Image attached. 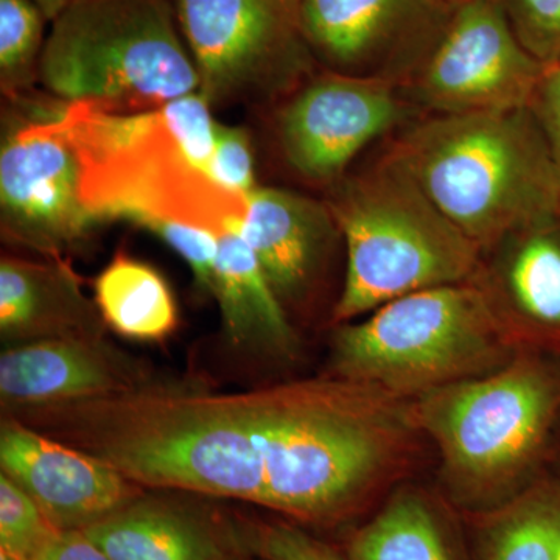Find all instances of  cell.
I'll list each match as a JSON object with an SVG mask.
<instances>
[{
	"instance_id": "1f68e13d",
	"label": "cell",
	"mask_w": 560,
	"mask_h": 560,
	"mask_svg": "<svg viewBox=\"0 0 560 560\" xmlns=\"http://www.w3.org/2000/svg\"><path fill=\"white\" fill-rule=\"evenodd\" d=\"M33 2L44 11L47 20L51 22L61 13V10L65 9L69 0H33Z\"/></svg>"
},
{
	"instance_id": "836d02e7",
	"label": "cell",
	"mask_w": 560,
	"mask_h": 560,
	"mask_svg": "<svg viewBox=\"0 0 560 560\" xmlns=\"http://www.w3.org/2000/svg\"><path fill=\"white\" fill-rule=\"evenodd\" d=\"M0 560H21L16 556L10 555V552L0 550Z\"/></svg>"
},
{
	"instance_id": "ac0fdd59",
	"label": "cell",
	"mask_w": 560,
	"mask_h": 560,
	"mask_svg": "<svg viewBox=\"0 0 560 560\" xmlns=\"http://www.w3.org/2000/svg\"><path fill=\"white\" fill-rule=\"evenodd\" d=\"M95 301L81 290L68 265L57 259L0 261V335L7 348L58 338L103 337Z\"/></svg>"
},
{
	"instance_id": "7402d4cb",
	"label": "cell",
	"mask_w": 560,
	"mask_h": 560,
	"mask_svg": "<svg viewBox=\"0 0 560 560\" xmlns=\"http://www.w3.org/2000/svg\"><path fill=\"white\" fill-rule=\"evenodd\" d=\"M94 301L106 327L138 341H160L178 326V305L156 268L117 253L94 280Z\"/></svg>"
},
{
	"instance_id": "4fadbf2b",
	"label": "cell",
	"mask_w": 560,
	"mask_h": 560,
	"mask_svg": "<svg viewBox=\"0 0 560 560\" xmlns=\"http://www.w3.org/2000/svg\"><path fill=\"white\" fill-rule=\"evenodd\" d=\"M453 10L445 0H302V28L316 65L405 88Z\"/></svg>"
},
{
	"instance_id": "d6986e66",
	"label": "cell",
	"mask_w": 560,
	"mask_h": 560,
	"mask_svg": "<svg viewBox=\"0 0 560 560\" xmlns=\"http://www.w3.org/2000/svg\"><path fill=\"white\" fill-rule=\"evenodd\" d=\"M242 224L217 234L219 257L212 296L220 305L224 334L234 348L291 355L296 349V334L243 237Z\"/></svg>"
},
{
	"instance_id": "30bf717a",
	"label": "cell",
	"mask_w": 560,
	"mask_h": 560,
	"mask_svg": "<svg viewBox=\"0 0 560 560\" xmlns=\"http://www.w3.org/2000/svg\"><path fill=\"white\" fill-rule=\"evenodd\" d=\"M545 69L515 35L500 0H467L455 7L405 92L422 114L525 108Z\"/></svg>"
},
{
	"instance_id": "484cf974",
	"label": "cell",
	"mask_w": 560,
	"mask_h": 560,
	"mask_svg": "<svg viewBox=\"0 0 560 560\" xmlns=\"http://www.w3.org/2000/svg\"><path fill=\"white\" fill-rule=\"evenodd\" d=\"M515 35L544 65L560 62V0H500Z\"/></svg>"
},
{
	"instance_id": "4dcf8cb0",
	"label": "cell",
	"mask_w": 560,
	"mask_h": 560,
	"mask_svg": "<svg viewBox=\"0 0 560 560\" xmlns=\"http://www.w3.org/2000/svg\"><path fill=\"white\" fill-rule=\"evenodd\" d=\"M36 560H110L83 533V530H65L58 534L47 550Z\"/></svg>"
},
{
	"instance_id": "8fae6325",
	"label": "cell",
	"mask_w": 560,
	"mask_h": 560,
	"mask_svg": "<svg viewBox=\"0 0 560 560\" xmlns=\"http://www.w3.org/2000/svg\"><path fill=\"white\" fill-rule=\"evenodd\" d=\"M294 91L278 117L287 164L313 183L334 186L353 158L423 116L396 81L326 72Z\"/></svg>"
},
{
	"instance_id": "7c38bea8",
	"label": "cell",
	"mask_w": 560,
	"mask_h": 560,
	"mask_svg": "<svg viewBox=\"0 0 560 560\" xmlns=\"http://www.w3.org/2000/svg\"><path fill=\"white\" fill-rule=\"evenodd\" d=\"M0 223L9 241L57 259L98 223L61 113L14 125L0 150Z\"/></svg>"
},
{
	"instance_id": "e575fe53",
	"label": "cell",
	"mask_w": 560,
	"mask_h": 560,
	"mask_svg": "<svg viewBox=\"0 0 560 560\" xmlns=\"http://www.w3.org/2000/svg\"><path fill=\"white\" fill-rule=\"evenodd\" d=\"M445 2L451 3V5L456 7L459 5V3L467 2V0H445Z\"/></svg>"
},
{
	"instance_id": "f546056e",
	"label": "cell",
	"mask_w": 560,
	"mask_h": 560,
	"mask_svg": "<svg viewBox=\"0 0 560 560\" xmlns=\"http://www.w3.org/2000/svg\"><path fill=\"white\" fill-rule=\"evenodd\" d=\"M530 108L547 136L560 178V62L547 66Z\"/></svg>"
},
{
	"instance_id": "3957f363",
	"label": "cell",
	"mask_w": 560,
	"mask_h": 560,
	"mask_svg": "<svg viewBox=\"0 0 560 560\" xmlns=\"http://www.w3.org/2000/svg\"><path fill=\"white\" fill-rule=\"evenodd\" d=\"M44 410L77 448L135 485L264 504V466L243 394L145 386Z\"/></svg>"
},
{
	"instance_id": "cb8c5ba5",
	"label": "cell",
	"mask_w": 560,
	"mask_h": 560,
	"mask_svg": "<svg viewBox=\"0 0 560 560\" xmlns=\"http://www.w3.org/2000/svg\"><path fill=\"white\" fill-rule=\"evenodd\" d=\"M46 14L33 0H0V84L16 95L39 79Z\"/></svg>"
},
{
	"instance_id": "ffe728a7",
	"label": "cell",
	"mask_w": 560,
	"mask_h": 560,
	"mask_svg": "<svg viewBox=\"0 0 560 560\" xmlns=\"http://www.w3.org/2000/svg\"><path fill=\"white\" fill-rule=\"evenodd\" d=\"M110 560H230V544L189 510L142 495L83 530Z\"/></svg>"
},
{
	"instance_id": "603a6c76",
	"label": "cell",
	"mask_w": 560,
	"mask_h": 560,
	"mask_svg": "<svg viewBox=\"0 0 560 560\" xmlns=\"http://www.w3.org/2000/svg\"><path fill=\"white\" fill-rule=\"evenodd\" d=\"M350 560H458L451 533L425 493L401 488L349 540Z\"/></svg>"
},
{
	"instance_id": "4316f807",
	"label": "cell",
	"mask_w": 560,
	"mask_h": 560,
	"mask_svg": "<svg viewBox=\"0 0 560 560\" xmlns=\"http://www.w3.org/2000/svg\"><path fill=\"white\" fill-rule=\"evenodd\" d=\"M136 226L149 231L171 246L189 265L198 289L212 294L219 257L217 234L176 220L149 219L140 221Z\"/></svg>"
},
{
	"instance_id": "5bb4252c",
	"label": "cell",
	"mask_w": 560,
	"mask_h": 560,
	"mask_svg": "<svg viewBox=\"0 0 560 560\" xmlns=\"http://www.w3.org/2000/svg\"><path fill=\"white\" fill-rule=\"evenodd\" d=\"M0 466L60 533L88 529L142 495L105 460L14 420L2 423Z\"/></svg>"
},
{
	"instance_id": "44dd1931",
	"label": "cell",
	"mask_w": 560,
	"mask_h": 560,
	"mask_svg": "<svg viewBox=\"0 0 560 560\" xmlns=\"http://www.w3.org/2000/svg\"><path fill=\"white\" fill-rule=\"evenodd\" d=\"M474 518L481 560H558L560 471L551 466L515 499Z\"/></svg>"
},
{
	"instance_id": "9c48e42d",
	"label": "cell",
	"mask_w": 560,
	"mask_h": 560,
	"mask_svg": "<svg viewBox=\"0 0 560 560\" xmlns=\"http://www.w3.org/2000/svg\"><path fill=\"white\" fill-rule=\"evenodd\" d=\"M210 106L285 94L316 61L302 28V0H173Z\"/></svg>"
},
{
	"instance_id": "d4e9b609",
	"label": "cell",
	"mask_w": 560,
	"mask_h": 560,
	"mask_svg": "<svg viewBox=\"0 0 560 560\" xmlns=\"http://www.w3.org/2000/svg\"><path fill=\"white\" fill-rule=\"evenodd\" d=\"M58 534L35 500L5 474L0 475V550L21 560H36Z\"/></svg>"
},
{
	"instance_id": "f1b7e54d",
	"label": "cell",
	"mask_w": 560,
	"mask_h": 560,
	"mask_svg": "<svg viewBox=\"0 0 560 560\" xmlns=\"http://www.w3.org/2000/svg\"><path fill=\"white\" fill-rule=\"evenodd\" d=\"M212 175L224 189L248 198L257 189L253 145L242 127L213 121Z\"/></svg>"
},
{
	"instance_id": "2e32d148",
	"label": "cell",
	"mask_w": 560,
	"mask_h": 560,
	"mask_svg": "<svg viewBox=\"0 0 560 560\" xmlns=\"http://www.w3.org/2000/svg\"><path fill=\"white\" fill-rule=\"evenodd\" d=\"M142 366L105 338H58L10 346L0 355L5 407L46 408L145 388Z\"/></svg>"
},
{
	"instance_id": "ba28073f",
	"label": "cell",
	"mask_w": 560,
	"mask_h": 560,
	"mask_svg": "<svg viewBox=\"0 0 560 560\" xmlns=\"http://www.w3.org/2000/svg\"><path fill=\"white\" fill-rule=\"evenodd\" d=\"M474 280L405 294L359 324H340L331 377L401 399L500 370L517 352Z\"/></svg>"
},
{
	"instance_id": "d590c367",
	"label": "cell",
	"mask_w": 560,
	"mask_h": 560,
	"mask_svg": "<svg viewBox=\"0 0 560 560\" xmlns=\"http://www.w3.org/2000/svg\"><path fill=\"white\" fill-rule=\"evenodd\" d=\"M558 560H560V551H559Z\"/></svg>"
},
{
	"instance_id": "8992f818",
	"label": "cell",
	"mask_w": 560,
	"mask_h": 560,
	"mask_svg": "<svg viewBox=\"0 0 560 560\" xmlns=\"http://www.w3.org/2000/svg\"><path fill=\"white\" fill-rule=\"evenodd\" d=\"M326 202L348 248L334 323H349L415 291L467 282L480 267V246L388 151L364 171L342 176Z\"/></svg>"
},
{
	"instance_id": "6da1fadb",
	"label": "cell",
	"mask_w": 560,
	"mask_h": 560,
	"mask_svg": "<svg viewBox=\"0 0 560 560\" xmlns=\"http://www.w3.org/2000/svg\"><path fill=\"white\" fill-rule=\"evenodd\" d=\"M264 466L261 506L305 523L353 514L407 470L412 400L329 377L243 393Z\"/></svg>"
},
{
	"instance_id": "9a60e30c",
	"label": "cell",
	"mask_w": 560,
	"mask_h": 560,
	"mask_svg": "<svg viewBox=\"0 0 560 560\" xmlns=\"http://www.w3.org/2000/svg\"><path fill=\"white\" fill-rule=\"evenodd\" d=\"M471 280L515 348L560 357V213L482 250Z\"/></svg>"
},
{
	"instance_id": "d6a6232c",
	"label": "cell",
	"mask_w": 560,
	"mask_h": 560,
	"mask_svg": "<svg viewBox=\"0 0 560 560\" xmlns=\"http://www.w3.org/2000/svg\"><path fill=\"white\" fill-rule=\"evenodd\" d=\"M551 466L560 471V427L558 431V438H556L555 453H552Z\"/></svg>"
},
{
	"instance_id": "83f0119b",
	"label": "cell",
	"mask_w": 560,
	"mask_h": 560,
	"mask_svg": "<svg viewBox=\"0 0 560 560\" xmlns=\"http://www.w3.org/2000/svg\"><path fill=\"white\" fill-rule=\"evenodd\" d=\"M250 551L264 560H350L326 541L289 523H259L243 533Z\"/></svg>"
},
{
	"instance_id": "8d00e7d4",
	"label": "cell",
	"mask_w": 560,
	"mask_h": 560,
	"mask_svg": "<svg viewBox=\"0 0 560 560\" xmlns=\"http://www.w3.org/2000/svg\"><path fill=\"white\" fill-rule=\"evenodd\" d=\"M230 560H237V559H235V558H232V559H230Z\"/></svg>"
},
{
	"instance_id": "5b68a950",
	"label": "cell",
	"mask_w": 560,
	"mask_h": 560,
	"mask_svg": "<svg viewBox=\"0 0 560 560\" xmlns=\"http://www.w3.org/2000/svg\"><path fill=\"white\" fill-rule=\"evenodd\" d=\"M386 151L481 253L560 213L558 167L530 106L423 114Z\"/></svg>"
},
{
	"instance_id": "52a82bcc",
	"label": "cell",
	"mask_w": 560,
	"mask_h": 560,
	"mask_svg": "<svg viewBox=\"0 0 560 560\" xmlns=\"http://www.w3.org/2000/svg\"><path fill=\"white\" fill-rule=\"evenodd\" d=\"M39 81L55 97L136 113L200 92L173 0H69L51 21Z\"/></svg>"
},
{
	"instance_id": "277c9868",
	"label": "cell",
	"mask_w": 560,
	"mask_h": 560,
	"mask_svg": "<svg viewBox=\"0 0 560 560\" xmlns=\"http://www.w3.org/2000/svg\"><path fill=\"white\" fill-rule=\"evenodd\" d=\"M440 452V478L458 510L503 506L550 469L560 427V357L518 349L500 370L412 400Z\"/></svg>"
},
{
	"instance_id": "7a4b0ae2",
	"label": "cell",
	"mask_w": 560,
	"mask_h": 560,
	"mask_svg": "<svg viewBox=\"0 0 560 560\" xmlns=\"http://www.w3.org/2000/svg\"><path fill=\"white\" fill-rule=\"evenodd\" d=\"M210 108L200 92L136 113L66 105L61 124L79 151L95 220H176L213 234L242 224L248 198L212 175Z\"/></svg>"
},
{
	"instance_id": "e0dca14e",
	"label": "cell",
	"mask_w": 560,
	"mask_h": 560,
	"mask_svg": "<svg viewBox=\"0 0 560 560\" xmlns=\"http://www.w3.org/2000/svg\"><path fill=\"white\" fill-rule=\"evenodd\" d=\"M242 234L285 308L312 290L341 232L326 201L259 186L248 197Z\"/></svg>"
}]
</instances>
